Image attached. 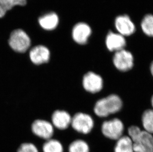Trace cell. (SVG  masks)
Returning <instances> with one entry per match:
<instances>
[{"instance_id": "1", "label": "cell", "mask_w": 153, "mask_h": 152, "mask_svg": "<svg viewBox=\"0 0 153 152\" xmlns=\"http://www.w3.org/2000/svg\"><path fill=\"white\" fill-rule=\"evenodd\" d=\"M123 102L117 94H111L99 99L96 102L94 112L100 118H106L109 115L117 113L123 108Z\"/></svg>"}, {"instance_id": "2", "label": "cell", "mask_w": 153, "mask_h": 152, "mask_svg": "<svg viewBox=\"0 0 153 152\" xmlns=\"http://www.w3.org/2000/svg\"><path fill=\"white\" fill-rule=\"evenodd\" d=\"M71 125L73 129L78 133L87 134L90 133L94 128V120L88 114L79 112L72 117Z\"/></svg>"}, {"instance_id": "3", "label": "cell", "mask_w": 153, "mask_h": 152, "mask_svg": "<svg viewBox=\"0 0 153 152\" xmlns=\"http://www.w3.org/2000/svg\"><path fill=\"white\" fill-rule=\"evenodd\" d=\"M124 125L121 120L114 118L103 122L101 126L102 134L108 139L117 140L123 136Z\"/></svg>"}, {"instance_id": "4", "label": "cell", "mask_w": 153, "mask_h": 152, "mask_svg": "<svg viewBox=\"0 0 153 152\" xmlns=\"http://www.w3.org/2000/svg\"><path fill=\"white\" fill-rule=\"evenodd\" d=\"M9 44L15 52L24 53L30 46V39L24 31L22 29H16L11 33Z\"/></svg>"}, {"instance_id": "5", "label": "cell", "mask_w": 153, "mask_h": 152, "mask_svg": "<svg viewBox=\"0 0 153 152\" xmlns=\"http://www.w3.org/2000/svg\"><path fill=\"white\" fill-rule=\"evenodd\" d=\"M114 67L120 72L130 71L134 66V57L131 52L123 49L115 52L113 58Z\"/></svg>"}, {"instance_id": "6", "label": "cell", "mask_w": 153, "mask_h": 152, "mask_svg": "<svg viewBox=\"0 0 153 152\" xmlns=\"http://www.w3.org/2000/svg\"><path fill=\"white\" fill-rule=\"evenodd\" d=\"M82 86L84 89L89 93H98L102 90L104 80L102 77L98 74L89 71L83 76Z\"/></svg>"}, {"instance_id": "7", "label": "cell", "mask_w": 153, "mask_h": 152, "mask_svg": "<svg viewBox=\"0 0 153 152\" xmlns=\"http://www.w3.org/2000/svg\"><path fill=\"white\" fill-rule=\"evenodd\" d=\"M128 137L133 143H138L153 149V134L141 130L138 126L132 125L128 128Z\"/></svg>"}, {"instance_id": "8", "label": "cell", "mask_w": 153, "mask_h": 152, "mask_svg": "<svg viewBox=\"0 0 153 152\" xmlns=\"http://www.w3.org/2000/svg\"><path fill=\"white\" fill-rule=\"evenodd\" d=\"M32 132L37 137L45 139H51L54 132L53 125L43 120H37L32 123Z\"/></svg>"}, {"instance_id": "9", "label": "cell", "mask_w": 153, "mask_h": 152, "mask_svg": "<svg viewBox=\"0 0 153 152\" xmlns=\"http://www.w3.org/2000/svg\"><path fill=\"white\" fill-rule=\"evenodd\" d=\"M92 34L90 26L84 22L77 23L72 31V38L79 45H86Z\"/></svg>"}, {"instance_id": "10", "label": "cell", "mask_w": 153, "mask_h": 152, "mask_svg": "<svg viewBox=\"0 0 153 152\" xmlns=\"http://www.w3.org/2000/svg\"><path fill=\"white\" fill-rule=\"evenodd\" d=\"M114 25L119 34L124 37L131 36L136 30L134 23L127 15H121L117 17Z\"/></svg>"}, {"instance_id": "11", "label": "cell", "mask_w": 153, "mask_h": 152, "mask_svg": "<svg viewBox=\"0 0 153 152\" xmlns=\"http://www.w3.org/2000/svg\"><path fill=\"white\" fill-rule=\"evenodd\" d=\"M105 45L110 52H115L124 49L126 41L124 36L119 33L110 31L105 38Z\"/></svg>"}, {"instance_id": "12", "label": "cell", "mask_w": 153, "mask_h": 152, "mask_svg": "<svg viewBox=\"0 0 153 152\" xmlns=\"http://www.w3.org/2000/svg\"><path fill=\"white\" fill-rule=\"evenodd\" d=\"M29 58L34 64H42L49 61L50 52L45 46L39 45L31 49L29 52Z\"/></svg>"}, {"instance_id": "13", "label": "cell", "mask_w": 153, "mask_h": 152, "mask_svg": "<svg viewBox=\"0 0 153 152\" xmlns=\"http://www.w3.org/2000/svg\"><path fill=\"white\" fill-rule=\"evenodd\" d=\"M72 117L68 112L64 110H56L52 116V125L60 130L66 129L71 125Z\"/></svg>"}, {"instance_id": "14", "label": "cell", "mask_w": 153, "mask_h": 152, "mask_svg": "<svg viewBox=\"0 0 153 152\" xmlns=\"http://www.w3.org/2000/svg\"><path fill=\"white\" fill-rule=\"evenodd\" d=\"M59 19L58 15L54 13H47L41 16L39 19V24L47 30L55 29L58 26Z\"/></svg>"}, {"instance_id": "15", "label": "cell", "mask_w": 153, "mask_h": 152, "mask_svg": "<svg viewBox=\"0 0 153 152\" xmlns=\"http://www.w3.org/2000/svg\"><path fill=\"white\" fill-rule=\"evenodd\" d=\"M114 152H134L133 142L128 136H123L117 140Z\"/></svg>"}, {"instance_id": "16", "label": "cell", "mask_w": 153, "mask_h": 152, "mask_svg": "<svg viewBox=\"0 0 153 152\" xmlns=\"http://www.w3.org/2000/svg\"><path fill=\"white\" fill-rule=\"evenodd\" d=\"M26 4V0H0V18L15 6H25Z\"/></svg>"}, {"instance_id": "17", "label": "cell", "mask_w": 153, "mask_h": 152, "mask_svg": "<svg viewBox=\"0 0 153 152\" xmlns=\"http://www.w3.org/2000/svg\"><path fill=\"white\" fill-rule=\"evenodd\" d=\"M141 122L144 130L153 134V109H147L143 112Z\"/></svg>"}, {"instance_id": "18", "label": "cell", "mask_w": 153, "mask_h": 152, "mask_svg": "<svg viewBox=\"0 0 153 152\" xmlns=\"http://www.w3.org/2000/svg\"><path fill=\"white\" fill-rule=\"evenodd\" d=\"M43 152H64V147L61 142L56 139H50L43 145Z\"/></svg>"}, {"instance_id": "19", "label": "cell", "mask_w": 153, "mask_h": 152, "mask_svg": "<svg viewBox=\"0 0 153 152\" xmlns=\"http://www.w3.org/2000/svg\"><path fill=\"white\" fill-rule=\"evenodd\" d=\"M141 27L145 34L153 37V15L148 14L145 16L142 20Z\"/></svg>"}, {"instance_id": "20", "label": "cell", "mask_w": 153, "mask_h": 152, "mask_svg": "<svg viewBox=\"0 0 153 152\" xmlns=\"http://www.w3.org/2000/svg\"><path fill=\"white\" fill-rule=\"evenodd\" d=\"M89 151L87 143L81 139L74 141L68 147V152H89Z\"/></svg>"}, {"instance_id": "21", "label": "cell", "mask_w": 153, "mask_h": 152, "mask_svg": "<svg viewBox=\"0 0 153 152\" xmlns=\"http://www.w3.org/2000/svg\"><path fill=\"white\" fill-rule=\"evenodd\" d=\"M17 152H39L36 146L31 143H24L20 145Z\"/></svg>"}, {"instance_id": "22", "label": "cell", "mask_w": 153, "mask_h": 152, "mask_svg": "<svg viewBox=\"0 0 153 152\" xmlns=\"http://www.w3.org/2000/svg\"><path fill=\"white\" fill-rule=\"evenodd\" d=\"M134 152H153V149L138 143H133Z\"/></svg>"}, {"instance_id": "23", "label": "cell", "mask_w": 153, "mask_h": 152, "mask_svg": "<svg viewBox=\"0 0 153 152\" xmlns=\"http://www.w3.org/2000/svg\"><path fill=\"white\" fill-rule=\"evenodd\" d=\"M150 69L151 73L153 77V61L152 62V63H151Z\"/></svg>"}, {"instance_id": "24", "label": "cell", "mask_w": 153, "mask_h": 152, "mask_svg": "<svg viewBox=\"0 0 153 152\" xmlns=\"http://www.w3.org/2000/svg\"><path fill=\"white\" fill-rule=\"evenodd\" d=\"M151 105H152V108L153 109V96L151 97Z\"/></svg>"}]
</instances>
